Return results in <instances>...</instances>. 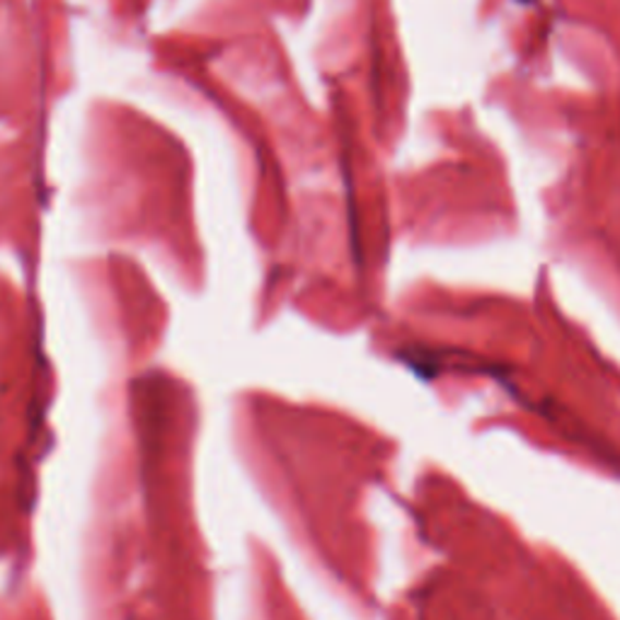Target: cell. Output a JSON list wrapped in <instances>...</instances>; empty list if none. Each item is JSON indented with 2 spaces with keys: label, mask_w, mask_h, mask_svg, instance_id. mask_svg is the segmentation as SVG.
Masks as SVG:
<instances>
[{
  "label": "cell",
  "mask_w": 620,
  "mask_h": 620,
  "mask_svg": "<svg viewBox=\"0 0 620 620\" xmlns=\"http://www.w3.org/2000/svg\"><path fill=\"white\" fill-rule=\"evenodd\" d=\"M519 3H531V0H519Z\"/></svg>",
  "instance_id": "obj_1"
}]
</instances>
